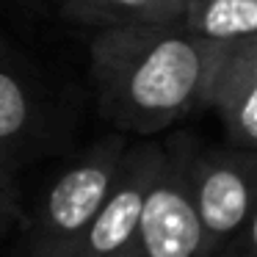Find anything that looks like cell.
I'll use <instances>...</instances> for the list:
<instances>
[{"mask_svg": "<svg viewBox=\"0 0 257 257\" xmlns=\"http://www.w3.org/2000/svg\"><path fill=\"white\" fill-rule=\"evenodd\" d=\"M205 108L218 113L227 144L257 150V36L224 45L207 83Z\"/></svg>", "mask_w": 257, "mask_h": 257, "instance_id": "obj_6", "label": "cell"}, {"mask_svg": "<svg viewBox=\"0 0 257 257\" xmlns=\"http://www.w3.org/2000/svg\"><path fill=\"white\" fill-rule=\"evenodd\" d=\"M180 23L205 42H240L257 36V0H183Z\"/></svg>", "mask_w": 257, "mask_h": 257, "instance_id": "obj_8", "label": "cell"}, {"mask_svg": "<svg viewBox=\"0 0 257 257\" xmlns=\"http://www.w3.org/2000/svg\"><path fill=\"white\" fill-rule=\"evenodd\" d=\"M23 218H25V210H23L20 183L14 177L12 166L6 161H0V240L9 238L23 224Z\"/></svg>", "mask_w": 257, "mask_h": 257, "instance_id": "obj_10", "label": "cell"}, {"mask_svg": "<svg viewBox=\"0 0 257 257\" xmlns=\"http://www.w3.org/2000/svg\"><path fill=\"white\" fill-rule=\"evenodd\" d=\"M67 14L83 25L124 28V25L174 23L183 17V0H61Z\"/></svg>", "mask_w": 257, "mask_h": 257, "instance_id": "obj_9", "label": "cell"}, {"mask_svg": "<svg viewBox=\"0 0 257 257\" xmlns=\"http://www.w3.org/2000/svg\"><path fill=\"white\" fill-rule=\"evenodd\" d=\"M124 147V133L102 136L50 180L28 221L23 257L80 254L86 229L105 199Z\"/></svg>", "mask_w": 257, "mask_h": 257, "instance_id": "obj_2", "label": "cell"}, {"mask_svg": "<svg viewBox=\"0 0 257 257\" xmlns=\"http://www.w3.org/2000/svg\"><path fill=\"white\" fill-rule=\"evenodd\" d=\"M191 194L199 218L196 257H210L254 216L257 152L232 144L196 147L191 155Z\"/></svg>", "mask_w": 257, "mask_h": 257, "instance_id": "obj_3", "label": "cell"}, {"mask_svg": "<svg viewBox=\"0 0 257 257\" xmlns=\"http://www.w3.org/2000/svg\"><path fill=\"white\" fill-rule=\"evenodd\" d=\"M210 257H257V216L246 218L232 238H227Z\"/></svg>", "mask_w": 257, "mask_h": 257, "instance_id": "obj_11", "label": "cell"}, {"mask_svg": "<svg viewBox=\"0 0 257 257\" xmlns=\"http://www.w3.org/2000/svg\"><path fill=\"white\" fill-rule=\"evenodd\" d=\"M196 144L185 133L163 144V155L144 194L133 257H196L199 218L191 194V155Z\"/></svg>", "mask_w": 257, "mask_h": 257, "instance_id": "obj_4", "label": "cell"}, {"mask_svg": "<svg viewBox=\"0 0 257 257\" xmlns=\"http://www.w3.org/2000/svg\"><path fill=\"white\" fill-rule=\"evenodd\" d=\"M42 130V111L23 72L0 47V161H12L31 150Z\"/></svg>", "mask_w": 257, "mask_h": 257, "instance_id": "obj_7", "label": "cell"}, {"mask_svg": "<svg viewBox=\"0 0 257 257\" xmlns=\"http://www.w3.org/2000/svg\"><path fill=\"white\" fill-rule=\"evenodd\" d=\"M161 155L163 144L158 141L124 147L105 199L86 229L78 257H133L141 205L158 172Z\"/></svg>", "mask_w": 257, "mask_h": 257, "instance_id": "obj_5", "label": "cell"}, {"mask_svg": "<svg viewBox=\"0 0 257 257\" xmlns=\"http://www.w3.org/2000/svg\"><path fill=\"white\" fill-rule=\"evenodd\" d=\"M224 45L188 34L180 20L102 28L91 39V80L116 133L155 136L207 111L210 75Z\"/></svg>", "mask_w": 257, "mask_h": 257, "instance_id": "obj_1", "label": "cell"}]
</instances>
